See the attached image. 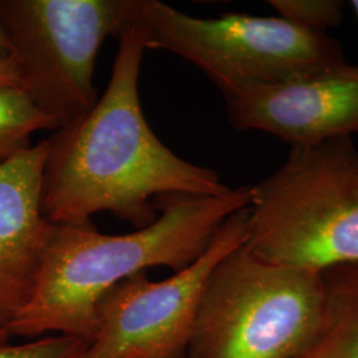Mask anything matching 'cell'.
I'll return each instance as SVG.
<instances>
[{"label":"cell","instance_id":"cell-1","mask_svg":"<svg viewBox=\"0 0 358 358\" xmlns=\"http://www.w3.org/2000/svg\"><path fill=\"white\" fill-rule=\"evenodd\" d=\"M145 51L143 28L134 23L118 38L103 97L48 138L41 213L53 226L85 224L108 211L138 230L157 219L161 196L230 190L214 170L185 161L149 127L138 94Z\"/></svg>","mask_w":358,"mask_h":358},{"label":"cell","instance_id":"cell-2","mask_svg":"<svg viewBox=\"0 0 358 358\" xmlns=\"http://www.w3.org/2000/svg\"><path fill=\"white\" fill-rule=\"evenodd\" d=\"M250 201V186L220 195L161 196L153 223L125 235L101 234L92 222L53 226L36 288L8 332L29 340L64 334L90 341L97 304L113 287L152 267H187Z\"/></svg>","mask_w":358,"mask_h":358},{"label":"cell","instance_id":"cell-3","mask_svg":"<svg viewBox=\"0 0 358 358\" xmlns=\"http://www.w3.org/2000/svg\"><path fill=\"white\" fill-rule=\"evenodd\" d=\"M251 189L244 247L275 264L324 275L358 266V149L338 138L291 148Z\"/></svg>","mask_w":358,"mask_h":358},{"label":"cell","instance_id":"cell-4","mask_svg":"<svg viewBox=\"0 0 358 358\" xmlns=\"http://www.w3.org/2000/svg\"><path fill=\"white\" fill-rule=\"evenodd\" d=\"M324 307V275L269 263L243 244L213 271L186 357L299 358Z\"/></svg>","mask_w":358,"mask_h":358},{"label":"cell","instance_id":"cell-5","mask_svg":"<svg viewBox=\"0 0 358 358\" xmlns=\"http://www.w3.org/2000/svg\"><path fill=\"white\" fill-rule=\"evenodd\" d=\"M137 23L146 50L177 55L220 92L287 83L346 63L337 40L278 15L196 17L158 0H138Z\"/></svg>","mask_w":358,"mask_h":358},{"label":"cell","instance_id":"cell-6","mask_svg":"<svg viewBox=\"0 0 358 358\" xmlns=\"http://www.w3.org/2000/svg\"><path fill=\"white\" fill-rule=\"evenodd\" d=\"M137 8L138 0H0L22 88L56 128L97 103V53L137 23Z\"/></svg>","mask_w":358,"mask_h":358},{"label":"cell","instance_id":"cell-7","mask_svg":"<svg viewBox=\"0 0 358 358\" xmlns=\"http://www.w3.org/2000/svg\"><path fill=\"white\" fill-rule=\"evenodd\" d=\"M248 207L231 215L205 252L162 282L148 271L117 284L96 308V327L80 358H185L206 285L217 264L243 245Z\"/></svg>","mask_w":358,"mask_h":358},{"label":"cell","instance_id":"cell-8","mask_svg":"<svg viewBox=\"0 0 358 358\" xmlns=\"http://www.w3.org/2000/svg\"><path fill=\"white\" fill-rule=\"evenodd\" d=\"M232 128L257 130L294 146L358 133V65L292 81L222 92Z\"/></svg>","mask_w":358,"mask_h":358},{"label":"cell","instance_id":"cell-9","mask_svg":"<svg viewBox=\"0 0 358 358\" xmlns=\"http://www.w3.org/2000/svg\"><path fill=\"white\" fill-rule=\"evenodd\" d=\"M48 140L0 165V329L8 331L29 303L51 239L41 213Z\"/></svg>","mask_w":358,"mask_h":358},{"label":"cell","instance_id":"cell-10","mask_svg":"<svg viewBox=\"0 0 358 358\" xmlns=\"http://www.w3.org/2000/svg\"><path fill=\"white\" fill-rule=\"evenodd\" d=\"M320 329L299 358H358V266L324 273Z\"/></svg>","mask_w":358,"mask_h":358},{"label":"cell","instance_id":"cell-11","mask_svg":"<svg viewBox=\"0 0 358 358\" xmlns=\"http://www.w3.org/2000/svg\"><path fill=\"white\" fill-rule=\"evenodd\" d=\"M38 130L57 128L26 90L0 85V165L31 148V137Z\"/></svg>","mask_w":358,"mask_h":358},{"label":"cell","instance_id":"cell-12","mask_svg":"<svg viewBox=\"0 0 358 358\" xmlns=\"http://www.w3.org/2000/svg\"><path fill=\"white\" fill-rule=\"evenodd\" d=\"M278 16L303 29L327 34L343 20V1L336 0H269Z\"/></svg>","mask_w":358,"mask_h":358},{"label":"cell","instance_id":"cell-13","mask_svg":"<svg viewBox=\"0 0 358 358\" xmlns=\"http://www.w3.org/2000/svg\"><path fill=\"white\" fill-rule=\"evenodd\" d=\"M87 345L80 337L51 334L19 345H0V358H80Z\"/></svg>","mask_w":358,"mask_h":358},{"label":"cell","instance_id":"cell-14","mask_svg":"<svg viewBox=\"0 0 358 358\" xmlns=\"http://www.w3.org/2000/svg\"><path fill=\"white\" fill-rule=\"evenodd\" d=\"M0 85H13L22 88L19 72L13 57H0Z\"/></svg>","mask_w":358,"mask_h":358},{"label":"cell","instance_id":"cell-15","mask_svg":"<svg viewBox=\"0 0 358 358\" xmlns=\"http://www.w3.org/2000/svg\"><path fill=\"white\" fill-rule=\"evenodd\" d=\"M11 43L6 34V29L0 22V57H11Z\"/></svg>","mask_w":358,"mask_h":358},{"label":"cell","instance_id":"cell-16","mask_svg":"<svg viewBox=\"0 0 358 358\" xmlns=\"http://www.w3.org/2000/svg\"><path fill=\"white\" fill-rule=\"evenodd\" d=\"M10 337H11V334H10L8 331H6V329H0V345L8 344Z\"/></svg>","mask_w":358,"mask_h":358},{"label":"cell","instance_id":"cell-17","mask_svg":"<svg viewBox=\"0 0 358 358\" xmlns=\"http://www.w3.org/2000/svg\"><path fill=\"white\" fill-rule=\"evenodd\" d=\"M350 7L353 8V11L356 13V17H357L358 20V0H352L350 1Z\"/></svg>","mask_w":358,"mask_h":358}]
</instances>
